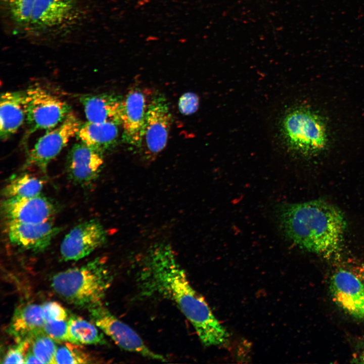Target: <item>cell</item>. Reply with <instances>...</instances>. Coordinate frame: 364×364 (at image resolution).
Segmentation results:
<instances>
[{"mask_svg": "<svg viewBox=\"0 0 364 364\" xmlns=\"http://www.w3.org/2000/svg\"><path fill=\"white\" fill-rule=\"evenodd\" d=\"M146 294H157L176 305L205 346L228 344L229 334L205 298L191 285L171 247L158 244L148 252L139 274Z\"/></svg>", "mask_w": 364, "mask_h": 364, "instance_id": "obj_1", "label": "cell"}, {"mask_svg": "<svg viewBox=\"0 0 364 364\" xmlns=\"http://www.w3.org/2000/svg\"><path fill=\"white\" fill-rule=\"evenodd\" d=\"M276 218L284 236L299 247L327 258L340 251L346 221L333 205L320 200L283 204Z\"/></svg>", "mask_w": 364, "mask_h": 364, "instance_id": "obj_2", "label": "cell"}, {"mask_svg": "<svg viewBox=\"0 0 364 364\" xmlns=\"http://www.w3.org/2000/svg\"><path fill=\"white\" fill-rule=\"evenodd\" d=\"M112 275L102 259L55 275L52 280L54 290L68 302L88 309L103 304L112 281Z\"/></svg>", "mask_w": 364, "mask_h": 364, "instance_id": "obj_3", "label": "cell"}, {"mask_svg": "<svg viewBox=\"0 0 364 364\" xmlns=\"http://www.w3.org/2000/svg\"><path fill=\"white\" fill-rule=\"evenodd\" d=\"M85 0H36L25 32L53 39L73 32L88 14Z\"/></svg>", "mask_w": 364, "mask_h": 364, "instance_id": "obj_4", "label": "cell"}, {"mask_svg": "<svg viewBox=\"0 0 364 364\" xmlns=\"http://www.w3.org/2000/svg\"><path fill=\"white\" fill-rule=\"evenodd\" d=\"M281 132L288 149L304 156L321 153L329 143L325 121L307 107H297L288 111L282 119Z\"/></svg>", "mask_w": 364, "mask_h": 364, "instance_id": "obj_5", "label": "cell"}, {"mask_svg": "<svg viewBox=\"0 0 364 364\" xmlns=\"http://www.w3.org/2000/svg\"><path fill=\"white\" fill-rule=\"evenodd\" d=\"M25 101L27 135L56 127L71 112L65 101L39 85L25 90Z\"/></svg>", "mask_w": 364, "mask_h": 364, "instance_id": "obj_6", "label": "cell"}, {"mask_svg": "<svg viewBox=\"0 0 364 364\" xmlns=\"http://www.w3.org/2000/svg\"><path fill=\"white\" fill-rule=\"evenodd\" d=\"M88 311L93 322L122 349L149 359L166 360L163 355L152 350L133 329L114 315L103 304Z\"/></svg>", "mask_w": 364, "mask_h": 364, "instance_id": "obj_7", "label": "cell"}, {"mask_svg": "<svg viewBox=\"0 0 364 364\" xmlns=\"http://www.w3.org/2000/svg\"><path fill=\"white\" fill-rule=\"evenodd\" d=\"M172 116L165 98L156 95L151 98L139 149L148 159H153L166 147Z\"/></svg>", "mask_w": 364, "mask_h": 364, "instance_id": "obj_8", "label": "cell"}, {"mask_svg": "<svg viewBox=\"0 0 364 364\" xmlns=\"http://www.w3.org/2000/svg\"><path fill=\"white\" fill-rule=\"evenodd\" d=\"M82 124L71 112L64 120L56 127L47 131L29 151L26 166H35L43 171L76 134Z\"/></svg>", "mask_w": 364, "mask_h": 364, "instance_id": "obj_9", "label": "cell"}, {"mask_svg": "<svg viewBox=\"0 0 364 364\" xmlns=\"http://www.w3.org/2000/svg\"><path fill=\"white\" fill-rule=\"evenodd\" d=\"M106 239V232L97 220L80 223L65 236L60 246L61 256L65 261L82 259L102 246Z\"/></svg>", "mask_w": 364, "mask_h": 364, "instance_id": "obj_10", "label": "cell"}, {"mask_svg": "<svg viewBox=\"0 0 364 364\" xmlns=\"http://www.w3.org/2000/svg\"><path fill=\"white\" fill-rule=\"evenodd\" d=\"M330 291L336 303L355 318L364 320V284L353 273L342 269L332 277Z\"/></svg>", "mask_w": 364, "mask_h": 364, "instance_id": "obj_11", "label": "cell"}, {"mask_svg": "<svg viewBox=\"0 0 364 364\" xmlns=\"http://www.w3.org/2000/svg\"><path fill=\"white\" fill-rule=\"evenodd\" d=\"M2 208L8 222L31 223L52 220L56 210L52 201L40 195L30 197L6 198Z\"/></svg>", "mask_w": 364, "mask_h": 364, "instance_id": "obj_12", "label": "cell"}, {"mask_svg": "<svg viewBox=\"0 0 364 364\" xmlns=\"http://www.w3.org/2000/svg\"><path fill=\"white\" fill-rule=\"evenodd\" d=\"M141 89H130L122 99L121 124L126 143L140 147L148 108L150 102Z\"/></svg>", "mask_w": 364, "mask_h": 364, "instance_id": "obj_13", "label": "cell"}, {"mask_svg": "<svg viewBox=\"0 0 364 364\" xmlns=\"http://www.w3.org/2000/svg\"><path fill=\"white\" fill-rule=\"evenodd\" d=\"M103 163L102 153L81 142L76 143L67 158V175L76 184L88 185L97 179Z\"/></svg>", "mask_w": 364, "mask_h": 364, "instance_id": "obj_14", "label": "cell"}, {"mask_svg": "<svg viewBox=\"0 0 364 364\" xmlns=\"http://www.w3.org/2000/svg\"><path fill=\"white\" fill-rule=\"evenodd\" d=\"M59 231L52 220L36 223L9 221L7 229L12 244L35 252L45 250Z\"/></svg>", "mask_w": 364, "mask_h": 364, "instance_id": "obj_15", "label": "cell"}, {"mask_svg": "<svg viewBox=\"0 0 364 364\" xmlns=\"http://www.w3.org/2000/svg\"><path fill=\"white\" fill-rule=\"evenodd\" d=\"M44 320L42 306L27 303L15 310L7 332L17 343L30 341L44 331Z\"/></svg>", "mask_w": 364, "mask_h": 364, "instance_id": "obj_16", "label": "cell"}, {"mask_svg": "<svg viewBox=\"0 0 364 364\" xmlns=\"http://www.w3.org/2000/svg\"><path fill=\"white\" fill-rule=\"evenodd\" d=\"M122 99L109 94L84 95L81 97L80 102L88 121L121 125Z\"/></svg>", "mask_w": 364, "mask_h": 364, "instance_id": "obj_17", "label": "cell"}, {"mask_svg": "<svg viewBox=\"0 0 364 364\" xmlns=\"http://www.w3.org/2000/svg\"><path fill=\"white\" fill-rule=\"evenodd\" d=\"M26 120L25 91L6 92L0 100V136L5 141L17 132Z\"/></svg>", "mask_w": 364, "mask_h": 364, "instance_id": "obj_18", "label": "cell"}, {"mask_svg": "<svg viewBox=\"0 0 364 364\" xmlns=\"http://www.w3.org/2000/svg\"><path fill=\"white\" fill-rule=\"evenodd\" d=\"M119 125L112 122L87 121L82 123L76 136L80 142L103 153L116 143Z\"/></svg>", "mask_w": 364, "mask_h": 364, "instance_id": "obj_19", "label": "cell"}, {"mask_svg": "<svg viewBox=\"0 0 364 364\" xmlns=\"http://www.w3.org/2000/svg\"><path fill=\"white\" fill-rule=\"evenodd\" d=\"M36 0H0L5 21L14 31L25 32Z\"/></svg>", "mask_w": 364, "mask_h": 364, "instance_id": "obj_20", "label": "cell"}, {"mask_svg": "<svg viewBox=\"0 0 364 364\" xmlns=\"http://www.w3.org/2000/svg\"><path fill=\"white\" fill-rule=\"evenodd\" d=\"M69 331L73 343L80 345L106 344L103 334L94 325L77 316H70L68 320Z\"/></svg>", "mask_w": 364, "mask_h": 364, "instance_id": "obj_21", "label": "cell"}, {"mask_svg": "<svg viewBox=\"0 0 364 364\" xmlns=\"http://www.w3.org/2000/svg\"><path fill=\"white\" fill-rule=\"evenodd\" d=\"M43 181L29 174L16 177L6 186L4 195L6 198L30 197L40 195Z\"/></svg>", "mask_w": 364, "mask_h": 364, "instance_id": "obj_22", "label": "cell"}, {"mask_svg": "<svg viewBox=\"0 0 364 364\" xmlns=\"http://www.w3.org/2000/svg\"><path fill=\"white\" fill-rule=\"evenodd\" d=\"M57 348L54 339L45 332L36 336L31 341L30 349L41 363H56Z\"/></svg>", "mask_w": 364, "mask_h": 364, "instance_id": "obj_23", "label": "cell"}, {"mask_svg": "<svg viewBox=\"0 0 364 364\" xmlns=\"http://www.w3.org/2000/svg\"><path fill=\"white\" fill-rule=\"evenodd\" d=\"M79 345L68 342L59 346L55 354L56 363H88L92 362L89 355Z\"/></svg>", "mask_w": 364, "mask_h": 364, "instance_id": "obj_24", "label": "cell"}, {"mask_svg": "<svg viewBox=\"0 0 364 364\" xmlns=\"http://www.w3.org/2000/svg\"><path fill=\"white\" fill-rule=\"evenodd\" d=\"M44 331L54 340L73 343L69 331L68 320L44 322Z\"/></svg>", "mask_w": 364, "mask_h": 364, "instance_id": "obj_25", "label": "cell"}, {"mask_svg": "<svg viewBox=\"0 0 364 364\" xmlns=\"http://www.w3.org/2000/svg\"><path fill=\"white\" fill-rule=\"evenodd\" d=\"M42 308L44 322L67 321L69 318L66 310L57 302H46Z\"/></svg>", "mask_w": 364, "mask_h": 364, "instance_id": "obj_26", "label": "cell"}, {"mask_svg": "<svg viewBox=\"0 0 364 364\" xmlns=\"http://www.w3.org/2000/svg\"><path fill=\"white\" fill-rule=\"evenodd\" d=\"M31 342L24 341L18 343L6 352L2 363H25L26 354L30 347Z\"/></svg>", "mask_w": 364, "mask_h": 364, "instance_id": "obj_27", "label": "cell"}, {"mask_svg": "<svg viewBox=\"0 0 364 364\" xmlns=\"http://www.w3.org/2000/svg\"><path fill=\"white\" fill-rule=\"evenodd\" d=\"M199 105V98L193 93L183 94L179 98L178 103L179 111L184 115L194 113L198 110Z\"/></svg>", "mask_w": 364, "mask_h": 364, "instance_id": "obj_28", "label": "cell"}, {"mask_svg": "<svg viewBox=\"0 0 364 364\" xmlns=\"http://www.w3.org/2000/svg\"><path fill=\"white\" fill-rule=\"evenodd\" d=\"M25 363H41V361L33 354L30 349V347L26 354Z\"/></svg>", "mask_w": 364, "mask_h": 364, "instance_id": "obj_29", "label": "cell"}, {"mask_svg": "<svg viewBox=\"0 0 364 364\" xmlns=\"http://www.w3.org/2000/svg\"><path fill=\"white\" fill-rule=\"evenodd\" d=\"M359 278L364 281V265L360 266L357 270Z\"/></svg>", "mask_w": 364, "mask_h": 364, "instance_id": "obj_30", "label": "cell"}, {"mask_svg": "<svg viewBox=\"0 0 364 364\" xmlns=\"http://www.w3.org/2000/svg\"><path fill=\"white\" fill-rule=\"evenodd\" d=\"M359 362L361 363H364V351L359 356Z\"/></svg>", "mask_w": 364, "mask_h": 364, "instance_id": "obj_31", "label": "cell"}]
</instances>
